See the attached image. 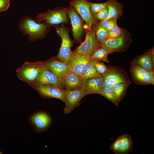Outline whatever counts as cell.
I'll return each mask as SVG.
<instances>
[{
  "instance_id": "obj_1",
  "label": "cell",
  "mask_w": 154,
  "mask_h": 154,
  "mask_svg": "<svg viewBox=\"0 0 154 154\" xmlns=\"http://www.w3.org/2000/svg\"><path fill=\"white\" fill-rule=\"evenodd\" d=\"M49 25L46 23H37L32 18L25 16L19 22L18 28L24 35H28L29 40L33 41L44 36Z\"/></svg>"
},
{
  "instance_id": "obj_2",
  "label": "cell",
  "mask_w": 154,
  "mask_h": 154,
  "mask_svg": "<svg viewBox=\"0 0 154 154\" xmlns=\"http://www.w3.org/2000/svg\"><path fill=\"white\" fill-rule=\"evenodd\" d=\"M44 67L43 62H26L17 69V75L20 80L32 87Z\"/></svg>"
},
{
  "instance_id": "obj_3",
  "label": "cell",
  "mask_w": 154,
  "mask_h": 154,
  "mask_svg": "<svg viewBox=\"0 0 154 154\" xmlns=\"http://www.w3.org/2000/svg\"><path fill=\"white\" fill-rule=\"evenodd\" d=\"M68 9L63 8L48 10L46 12L39 13L35 20L38 23L45 21L46 23L50 25L66 23L68 22Z\"/></svg>"
},
{
  "instance_id": "obj_4",
  "label": "cell",
  "mask_w": 154,
  "mask_h": 154,
  "mask_svg": "<svg viewBox=\"0 0 154 154\" xmlns=\"http://www.w3.org/2000/svg\"><path fill=\"white\" fill-rule=\"evenodd\" d=\"M107 66V70L102 76L105 86H112L117 83L131 84L128 74L123 68L116 66Z\"/></svg>"
},
{
  "instance_id": "obj_5",
  "label": "cell",
  "mask_w": 154,
  "mask_h": 154,
  "mask_svg": "<svg viewBox=\"0 0 154 154\" xmlns=\"http://www.w3.org/2000/svg\"><path fill=\"white\" fill-rule=\"evenodd\" d=\"M132 42L130 34L127 31L123 29L122 33L119 37L116 38H107L101 44L107 48L112 53L125 51Z\"/></svg>"
},
{
  "instance_id": "obj_6",
  "label": "cell",
  "mask_w": 154,
  "mask_h": 154,
  "mask_svg": "<svg viewBox=\"0 0 154 154\" xmlns=\"http://www.w3.org/2000/svg\"><path fill=\"white\" fill-rule=\"evenodd\" d=\"M56 30L62 40L57 58L60 62L68 64L72 52L71 50L72 42L70 38L68 31L63 26L56 27Z\"/></svg>"
},
{
  "instance_id": "obj_7",
  "label": "cell",
  "mask_w": 154,
  "mask_h": 154,
  "mask_svg": "<svg viewBox=\"0 0 154 154\" xmlns=\"http://www.w3.org/2000/svg\"><path fill=\"white\" fill-rule=\"evenodd\" d=\"M129 72L132 80L135 84L154 85V71H148L131 62Z\"/></svg>"
},
{
  "instance_id": "obj_8",
  "label": "cell",
  "mask_w": 154,
  "mask_h": 154,
  "mask_svg": "<svg viewBox=\"0 0 154 154\" xmlns=\"http://www.w3.org/2000/svg\"><path fill=\"white\" fill-rule=\"evenodd\" d=\"M88 2L86 0H74L70 3V5L85 21V24L84 28L86 31L90 30L93 25L98 21L90 12Z\"/></svg>"
},
{
  "instance_id": "obj_9",
  "label": "cell",
  "mask_w": 154,
  "mask_h": 154,
  "mask_svg": "<svg viewBox=\"0 0 154 154\" xmlns=\"http://www.w3.org/2000/svg\"><path fill=\"white\" fill-rule=\"evenodd\" d=\"M36 90L42 98H55L65 103L66 90L58 86L52 85H35L32 87Z\"/></svg>"
},
{
  "instance_id": "obj_10",
  "label": "cell",
  "mask_w": 154,
  "mask_h": 154,
  "mask_svg": "<svg viewBox=\"0 0 154 154\" xmlns=\"http://www.w3.org/2000/svg\"><path fill=\"white\" fill-rule=\"evenodd\" d=\"M101 44L96 38L92 26L90 30L86 31L84 41L73 52L82 55L91 56Z\"/></svg>"
},
{
  "instance_id": "obj_11",
  "label": "cell",
  "mask_w": 154,
  "mask_h": 154,
  "mask_svg": "<svg viewBox=\"0 0 154 154\" xmlns=\"http://www.w3.org/2000/svg\"><path fill=\"white\" fill-rule=\"evenodd\" d=\"M29 122L36 132H41L49 127L52 120L47 112L40 111L35 112L28 119Z\"/></svg>"
},
{
  "instance_id": "obj_12",
  "label": "cell",
  "mask_w": 154,
  "mask_h": 154,
  "mask_svg": "<svg viewBox=\"0 0 154 154\" xmlns=\"http://www.w3.org/2000/svg\"><path fill=\"white\" fill-rule=\"evenodd\" d=\"M46 85H55L63 89L64 87L65 88L62 78L57 76L44 67L38 74L33 86Z\"/></svg>"
},
{
  "instance_id": "obj_13",
  "label": "cell",
  "mask_w": 154,
  "mask_h": 154,
  "mask_svg": "<svg viewBox=\"0 0 154 154\" xmlns=\"http://www.w3.org/2000/svg\"><path fill=\"white\" fill-rule=\"evenodd\" d=\"M133 147L131 136L127 134L119 137L110 147L111 151L116 154H128L132 151Z\"/></svg>"
},
{
  "instance_id": "obj_14",
  "label": "cell",
  "mask_w": 154,
  "mask_h": 154,
  "mask_svg": "<svg viewBox=\"0 0 154 154\" xmlns=\"http://www.w3.org/2000/svg\"><path fill=\"white\" fill-rule=\"evenodd\" d=\"M43 62L46 68L59 77L62 78L67 74L73 72L69 64L58 61L54 58Z\"/></svg>"
},
{
  "instance_id": "obj_15",
  "label": "cell",
  "mask_w": 154,
  "mask_h": 154,
  "mask_svg": "<svg viewBox=\"0 0 154 154\" xmlns=\"http://www.w3.org/2000/svg\"><path fill=\"white\" fill-rule=\"evenodd\" d=\"M84 96L81 89L70 90H66L64 113L66 114L70 113L79 105L80 100Z\"/></svg>"
},
{
  "instance_id": "obj_16",
  "label": "cell",
  "mask_w": 154,
  "mask_h": 154,
  "mask_svg": "<svg viewBox=\"0 0 154 154\" xmlns=\"http://www.w3.org/2000/svg\"><path fill=\"white\" fill-rule=\"evenodd\" d=\"M105 86L102 77L84 79L81 89L85 96L92 94H100Z\"/></svg>"
},
{
  "instance_id": "obj_17",
  "label": "cell",
  "mask_w": 154,
  "mask_h": 154,
  "mask_svg": "<svg viewBox=\"0 0 154 154\" xmlns=\"http://www.w3.org/2000/svg\"><path fill=\"white\" fill-rule=\"evenodd\" d=\"M91 60L90 55H82L73 51L68 64L73 72L81 76L86 66Z\"/></svg>"
},
{
  "instance_id": "obj_18",
  "label": "cell",
  "mask_w": 154,
  "mask_h": 154,
  "mask_svg": "<svg viewBox=\"0 0 154 154\" xmlns=\"http://www.w3.org/2000/svg\"><path fill=\"white\" fill-rule=\"evenodd\" d=\"M68 14L71 20L74 38L75 40L79 41L84 29L82 20L74 8L68 10Z\"/></svg>"
},
{
  "instance_id": "obj_19",
  "label": "cell",
  "mask_w": 154,
  "mask_h": 154,
  "mask_svg": "<svg viewBox=\"0 0 154 154\" xmlns=\"http://www.w3.org/2000/svg\"><path fill=\"white\" fill-rule=\"evenodd\" d=\"M154 48L148 50L143 54L138 56L131 62L148 71H154Z\"/></svg>"
},
{
  "instance_id": "obj_20",
  "label": "cell",
  "mask_w": 154,
  "mask_h": 154,
  "mask_svg": "<svg viewBox=\"0 0 154 154\" xmlns=\"http://www.w3.org/2000/svg\"><path fill=\"white\" fill-rule=\"evenodd\" d=\"M62 78L66 90H70L81 89L84 79L81 76L71 72L66 74Z\"/></svg>"
},
{
  "instance_id": "obj_21",
  "label": "cell",
  "mask_w": 154,
  "mask_h": 154,
  "mask_svg": "<svg viewBox=\"0 0 154 154\" xmlns=\"http://www.w3.org/2000/svg\"><path fill=\"white\" fill-rule=\"evenodd\" d=\"M106 6L108 10V19L119 18L123 14V5L117 0H107Z\"/></svg>"
},
{
  "instance_id": "obj_22",
  "label": "cell",
  "mask_w": 154,
  "mask_h": 154,
  "mask_svg": "<svg viewBox=\"0 0 154 154\" xmlns=\"http://www.w3.org/2000/svg\"><path fill=\"white\" fill-rule=\"evenodd\" d=\"M111 53L109 49L101 44L91 56V60H97L108 63L109 61L108 56Z\"/></svg>"
},
{
  "instance_id": "obj_23",
  "label": "cell",
  "mask_w": 154,
  "mask_h": 154,
  "mask_svg": "<svg viewBox=\"0 0 154 154\" xmlns=\"http://www.w3.org/2000/svg\"><path fill=\"white\" fill-rule=\"evenodd\" d=\"M81 76L84 79L102 77L98 71L94 64L92 60L86 65Z\"/></svg>"
},
{
  "instance_id": "obj_24",
  "label": "cell",
  "mask_w": 154,
  "mask_h": 154,
  "mask_svg": "<svg viewBox=\"0 0 154 154\" xmlns=\"http://www.w3.org/2000/svg\"><path fill=\"white\" fill-rule=\"evenodd\" d=\"M129 84L117 83L112 86L115 96L119 103L125 96L128 88Z\"/></svg>"
},
{
  "instance_id": "obj_25",
  "label": "cell",
  "mask_w": 154,
  "mask_h": 154,
  "mask_svg": "<svg viewBox=\"0 0 154 154\" xmlns=\"http://www.w3.org/2000/svg\"><path fill=\"white\" fill-rule=\"evenodd\" d=\"M92 26L96 38L99 42L102 44L107 38L108 31L102 26L100 22H96Z\"/></svg>"
},
{
  "instance_id": "obj_26",
  "label": "cell",
  "mask_w": 154,
  "mask_h": 154,
  "mask_svg": "<svg viewBox=\"0 0 154 154\" xmlns=\"http://www.w3.org/2000/svg\"><path fill=\"white\" fill-rule=\"evenodd\" d=\"M100 94L102 95L116 106H117L119 103L115 96L112 86H105L101 90Z\"/></svg>"
},
{
  "instance_id": "obj_27",
  "label": "cell",
  "mask_w": 154,
  "mask_h": 154,
  "mask_svg": "<svg viewBox=\"0 0 154 154\" xmlns=\"http://www.w3.org/2000/svg\"><path fill=\"white\" fill-rule=\"evenodd\" d=\"M90 12L94 17L95 15L104 9L106 7L107 2L95 3L88 2Z\"/></svg>"
},
{
  "instance_id": "obj_28",
  "label": "cell",
  "mask_w": 154,
  "mask_h": 154,
  "mask_svg": "<svg viewBox=\"0 0 154 154\" xmlns=\"http://www.w3.org/2000/svg\"><path fill=\"white\" fill-rule=\"evenodd\" d=\"M117 18H112L100 21L102 26L108 32L113 27L117 25Z\"/></svg>"
},
{
  "instance_id": "obj_29",
  "label": "cell",
  "mask_w": 154,
  "mask_h": 154,
  "mask_svg": "<svg viewBox=\"0 0 154 154\" xmlns=\"http://www.w3.org/2000/svg\"><path fill=\"white\" fill-rule=\"evenodd\" d=\"M98 72L102 76L105 74L107 70V67L101 61L92 60Z\"/></svg>"
},
{
  "instance_id": "obj_30",
  "label": "cell",
  "mask_w": 154,
  "mask_h": 154,
  "mask_svg": "<svg viewBox=\"0 0 154 154\" xmlns=\"http://www.w3.org/2000/svg\"><path fill=\"white\" fill-rule=\"evenodd\" d=\"M123 30L117 25L115 26L108 32V38H116L119 37L122 33Z\"/></svg>"
},
{
  "instance_id": "obj_31",
  "label": "cell",
  "mask_w": 154,
  "mask_h": 154,
  "mask_svg": "<svg viewBox=\"0 0 154 154\" xmlns=\"http://www.w3.org/2000/svg\"><path fill=\"white\" fill-rule=\"evenodd\" d=\"M108 16V10L107 6L104 9L95 15L94 17L98 21H103L107 19Z\"/></svg>"
},
{
  "instance_id": "obj_32",
  "label": "cell",
  "mask_w": 154,
  "mask_h": 154,
  "mask_svg": "<svg viewBox=\"0 0 154 154\" xmlns=\"http://www.w3.org/2000/svg\"><path fill=\"white\" fill-rule=\"evenodd\" d=\"M10 0H0V12L7 10L10 5Z\"/></svg>"
},
{
  "instance_id": "obj_33",
  "label": "cell",
  "mask_w": 154,
  "mask_h": 154,
  "mask_svg": "<svg viewBox=\"0 0 154 154\" xmlns=\"http://www.w3.org/2000/svg\"><path fill=\"white\" fill-rule=\"evenodd\" d=\"M3 154V153L0 150V154Z\"/></svg>"
}]
</instances>
